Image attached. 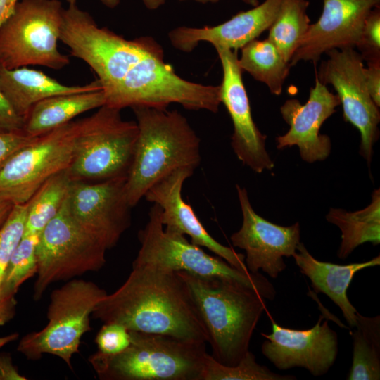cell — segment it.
Instances as JSON below:
<instances>
[{"mask_svg":"<svg viewBox=\"0 0 380 380\" xmlns=\"http://www.w3.org/2000/svg\"><path fill=\"white\" fill-rule=\"evenodd\" d=\"M292 257L301 273L311 281L314 291L327 295L340 308L349 327L353 328L357 311L349 300L347 290L357 272L380 265L379 255L363 262L338 265L317 260L300 242Z\"/></svg>","mask_w":380,"mask_h":380,"instance_id":"obj_21","label":"cell"},{"mask_svg":"<svg viewBox=\"0 0 380 380\" xmlns=\"http://www.w3.org/2000/svg\"><path fill=\"white\" fill-rule=\"evenodd\" d=\"M80 119L37 136L16 152L0 170V201L27 203L52 176L71 165Z\"/></svg>","mask_w":380,"mask_h":380,"instance_id":"obj_11","label":"cell"},{"mask_svg":"<svg viewBox=\"0 0 380 380\" xmlns=\"http://www.w3.org/2000/svg\"><path fill=\"white\" fill-rule=\"evenodd\" d=\"M326 220L337 226L341 232V242L337 256L347 258L359 246L380 243V190L374 191L372 201L365 208L350 212L342 208H331Z\"/></svg>","mask_w":380,"mask_h":380,"instance_id":"obj_24","label":"cell"},{"mask_svg":"<svg viewBox=\"0 0 380 380\" xmlns=\"http://www.w3.org/2000/svg\"><path fill=\"white\" fill-rule=\"evenodd\" d=\"M102 89L57 95L35 103L24 118L23 131L37 137L65 125L90 110L105 105Z\"/></svg>","mask_w":380,"mask_h":380,"instance_id":"obj_23","label":"cell"},{"mask_svg":"<svg viewBox=\"0 0 380 380\" xmlns=\"http://www.w3.org/2000/svg\"><path fill=\"white\" fill-rule=\"evenodd\" d=\"M352 333L353 360L348 380L380 379V316L356 313Z\"/></svg>","mask_w":380,"mask_h":380,"instance_id":"obj_27","label":"cell"},{"mask_svg":"<svg viewBox=\"0 0 380 380\" xmlns=\"http://www.w3.org/2000/svg\"><path fill=\"white\" fill-rule=\"evenodd\" d=\"M323 318L303 330L286 328L272 319V333L262 334L267 339L261 348L263 355L280 370L303 367L314 376L327 374L336 360L338 340Z\"/></svg>","mask_w":380,"mask_h":380,"instance_id":"obj_16","label":"cell"},{"mask_svg":"<svg viewBox=\"0 0 380 380\" xmlns=\"http://www.w3.org/2000/svg\"><path fill=\"white\" fill-rule=\"evenodd\" d=\"M339 105L338 96L316 77L305 103L291 99L281 106L280 113L289 129L276 138L277 148L296 146L302 159L310 163L325 160L331 152V143L330 138L320 134L319 130Z\"/></svg>","mask_w":380,"mask_h":380,"instance_id":"obj_19","label":"cell"},{"mask_svg":"<svg viewBox=\"0 0 380 380\" xmlns=\"http://www.w3.org/2000/svg\"><path fill=\"white\" fill-rule=\"evenodd\" d=\"M145 6L150 10H155L165 4L166 0H141Z\"/></svg>","mask_w":380,"mask_h":380,"instance_id":"obj_40","label":"cell"},{"mask_svg":"<svg viewBox=\"0 0 380 380\" xmlns=\"http://www.w3.org/2000/svg\"><path fill=\"white\" fill-rule=\"evenodd\" d=\"M130 331L118 323H104L95 337L98 352L115 355L125 350L130 344Z\"/></svg>","mask_w":380,"mask_h":380,"instance_id":"obj_33","label":"cell"},{"mask_svg":"<svg viewBox=\"0 0 380 380\" xmlns=\"http://www.w3.org/2000/svg\"><path fill=\"white\" fill-rule=\"evenodd\" d=\"M320 65L317 78L336 91L346 122L360 134V154L372 162L373 146L379 137L380 111L371 98L364 77L363 60L355 48L332 49Z\"/></svg>","mask_w":380,"mask_h":380,"instance_id":"obj_12","label":"cell"},{"mask_svg":"<svg viewBox=\"0 0 380 380\" xmlns=\"http://www.w3.org/2000/svg\"><path fill=\"white\" fill-rule=\"evenodd\" d=\"M63 8L59 0H21L0 27V66L61 70L70 63L58 49Z\"/></svg>","mask_w":380,"mask_h":380,"instance_id":"obj_8","label":"cell"},{"mask_svg":"<svg viewBox=\"0 0 380 380\" xmlns=\"http://www.w3.org/2000/svg\"><path fill=\"white\" fill-rule=\"evenodd\" d=\"M179 1H186V0H179ZM194 1H196L197 2H199V3H202V4H206V3H208V2H210V3H216L217 1H219L220 0H194ZM245 4H248V5H250L253 7H255L256 6H258L259 4V1L258 0H242Z\"/></svg>","mask_w":380,"mask_h":380,"instance_id":"obj_43","label":"cell"},{"mask_svg":"<svg viewBox=\"0 0 380 380\" xmlns=\"http://www.w3.org/2000/svg\"><path fill=\"white\" fill-rule=\"evenodd\" d=\"M107 251L72 219L64 202L39 235L34 300H40L52 284L100 270L106 264Z\"/></svg>","mask_w":380,"mask_h":380,"instance_id":"obj_10","label":"cell"},{"mask_svg":"<svg viewBox=\"0 0 380 380\" xmlns=\"http://www.w3.org/2000/svg\"><path fill=\"white\" fill-rule=\"evenodd\" d=\"M92 317L129 331L208 343V335L185 281L177 272L132 266L124 284L107 294Z\"/></svg>","mask_w":380,"mask_h":380,"instance_id":"obj_2","label":"cell"},{"mask_svg":"<svg viewBox=\"0 0 380 380\" xmlns=\"http://www.w3.org/2000/svg\"><path fill=\"white\" fill-rule=\"evenodd\" d=\"M0 89L13 110L24 120L35 103L46 98L102 89L97 80L83 86H68L25 66L11 70L0 66Z\"/></svg>","mask_w":380,"mask_h":380,"instance_id":"obj_22","label":"cell"},{"mask_svg":"<svg viewBox=\"0 0 380 380\" xmlns=\"http://www.w3.org/2000/svg\"><path fill=\"white\" fill-rule=\"evenodd\" d=\"M13 365L9 353H0V380H26Z\"/></svg>","mask_w":380,"mask_h":380,"instance_id":"obj_37","label":"cell"},{"mask_svg":"<svg viewBox=\"0 0 380 380\" xmlns=\"http://www.w3.org/2000/svg\"><path fill=\"white\" fill-rule=\"evenodd\" d=\"M107 294L91 281L68 280L51 294L46 325L25 335L17 350L30 360H38L44 354L57 356L72 369V358L79 351L81 338L91 329L90 317Z\"/></svg>","mask_w":380,"mask_h":380,"instance_id":"obj_6","label":"cell"},{"mask_svg":"<svg viewBox=\"0 0 380 380\" xmlns=\"http://www.w3.org/2000/svg\"><path fill=\"white\" fill-rule=\"evenodd\" d=\"M129 331L130 344L121 353L89 356L100 379L202 380L206 343Z\"/></svg>","mask_w":380,"mask_h":380,"instance_id":"obj_5","label":"cell"},{"mask_svg":"<svg viewBox=\"0 0 380 380\" xmlns=\"http://www.w3.org/2000/svg\"><path fill=\"white\" fill-rule=\"evenodd\" d=\"M194 172L189 167L175 170L153 184L144 198L159 207L160 220L165 229L188 236L192 243L208 248L239 270L248 271L245 255L216 241L203 227L191 205L183 199V184Z\"/></svg>","mask_w":380,"mask_h":380,"instance_id":"obj_18","label":"cell"},{"mask_svg":"<svg viewBox=\"0 0 380 380\" xmlns=\"http://www.w3.org/2000/svg\"><path fill=\"white\" fill-rule=\"evenodd\" d=\"M239 64L242 71L267 85L270 91L280 95L291 68L278 48L269 39L250 42L241 49Z\"/></svg>","mask_w":380,"mask_h":380,"instance_id":"obj_25","label":"cell"},{"mask_svg":"<svg viewBox=\"0 0 380 380\" xmlns=\"http://www.w3.org/2000/svg\"><path fill=\"white\" fill-rule=\"evenodd\" d=\"M364 77L371 98L380 106V61L367 62L364 67Z\"/></svg>","mask_w":380,"mask_h":380,"instance_id":"obj_36","label":"cell"},{"mask_svg":"<svg viewBox=\"0 0 380 380\" xmlns=\"http://www.w3.org/2000/svg\"><path fill=\"white\" fill-rule=\"evenodd\" d=\"M13 205L0 201V229L6 220Z\"/></svg>","mask_w":380,"mask_h":380,"instance_id":"obj_39","label":"cell"},{"mask_svg":"<svg viewBox=\"0 0 380 380\" xmlns=\"http://www.w3.org/2000/svg\"><path fill=\"white\" fill-rule=\"evenodd\" d=\"M356 47L363 61H380V6L367 15Z\"/></svg>","mask_w":380,"mask_h":380,"instance_id":"obj_32","label":"cell"},{"mask_svg":"<svg viewBox=\"0 0 380 380\" xmlns=\"http://www.w3.org/2000/svg\"><path fill=\"white\" fill-rule=\"evenodd\" d=\"M103 105L80 119L75 152L68 170L72 181L99 182L127 177L138 134L136 121Z\"/></svg>","mask_w":380,"mask_h":380,"instance_id":"obj_9","label":"cell"},{"mask_svg":"<svg viewBox=\"0 0 380 380\" xmlns=\"http://www.w3.org/2000/svg\"><path fill=\"white\" fill-rule=\"evenodd\" d=\"M281 1L264 0L253 8L239 12L227 21L213 27H178L169 32L168 37L175 49L186 53L193 51L201 42H209L215 49L237 51L270 29L278 14Z\"/></svg>","mask_w":380,"mask_h":380,"instance_id":"obj_20","label":"cell"},{"mask_svg":"<svg viewBox=\"0 0 380 380\" xmlns=\"http://www.w3.org/2000/svg\"><path fill=\"white\" fill-rule=\"evenodd\" d=\"M59 40L72 56L94 72L105 105L121 110L137 106L167 108L171 103L187 110L217 113L220 86L186 80L164 61L161 46L151 37L126 39L77 4L64 8Z\"/></svg>","mask_w":380,"mask_h":380,"instance_id":"obj_1","label":"cell"},{"mask_svg":"<svg viewBox=\"0 0 380 380\" xmlns=\"http://www.w3.org/2000/svg\"><path fill=\"white\" fill-rule=\"evenodd\" d=\"M140 248L132 266L146 265L165 270L203 277L233 278L255 289L265 298L273 300L276 290L260 272L239 270L218 256H212L180 234L165 229L160 220V208L153 204L148 220L139 230Z\"/></svg>","mask_w":380,"mask_h":380,"instance_id":"obj_7","label":"cell"},{"mask_svg":"<svg viewBox=\"0 0 380 380\" xmlns=\"http://www.w3.org/2000/svg\"><path fill=\"white\" fill-rule=\"evenodd\" d=\"M39 235L23 234L7 266L0 289L1 326L14 317L15 295L21 285L37 274Z\"/></svg>","mask_w":380,"mask_h":380,"instance_id":"obj_26","label":"cell"},{"mask_svg":"<svg viewBox=\"0 0 380 380\" xmlns=\"http://www.w3.org/2000/svg\"><path fill=\"white\" fill-rule=\"evenodd\" d=\"M28 205V201L14 205L0 229V289L13 253L23 236Z\"/></svg>","mask_w":380,"mask_h":380,"instance_id":"obj_31","label":"cell"},{"mask_svg":"<svg viewBox=\"0 0 380 380\" xmlns=\"http://www.w3.org/2000/svg\"><path fill=\"white\" fill-rule=\"evenodd\" d=\"M215 49L223 72L220 85L221 103L226 107L234 126L232 148L237 158L256 173L270 170L274 164L266 149L267 136L253 121L237 51L221 47Z\"/></svg>","mask_w":380,"mask_h":380,"instance_id":"obj_15","label":"cell"},{"mask_svg":"<svg viewBox=\"0 0 380 380\" xmlns=\"http://www.w3.org/2000/svg\"><path fill=\"white\" fill-rule=\"evenodd\" d=\"M127 177L99 182L72 181L65 207L72 219L110 250L131 224Z\"/></svg>","mask_w":380,"mask_h":380,"instance_id":"obj_13","label":"cell"},{"mask_svg":"<svg viewBox=\"0 0 380 380\" xmlns=\"http://www.w3.org/2000/svg\"><path fill=\"white\" fill-rule=\"evenodd\" d=\"M308 0H281L278 14L270 27L269 39L286 61H290L310 26Z\"/></svg>","mask_w":380,"mask_h":380,"instance_id":"obj_29","label":"cell"},{"mask_svg":"<svg viewBox=\"0 0 380 380\" xmlns=\"http://www.w3.org/2000/svg\"><path fill=\"white\" fill-rule=\"evenodd\" d=\"M18 333H13L5 336L0 337V348L4 346L5 345L15 341L18 338Z\"/></svg>","mask_w":380,"mask_h":380,"instance_id":"obj_42","label":"cell"},{"mask_svg":"<svg viewBox=\"0 0 380 380\" xmlns=\"http://www.w3.org/2000/svg\"><path fill=\"white\" fill-rule=\"evenodd\" d=\"M24 120L13 110L0 89V132L23 131Z\"/></svg>","mask_w":380,"mask_h":380,"instance_id":"obj_35","label":"cell"},{"mask_svg":"<svg viewBox=\"0 0 380 380\" xmlns=\"http://www.w3.org/2000/svg\"><path fill=\"white\" fill-rule=\"evenodd\" d=\"M72 179L68 169L46 180L28 201L23 234H39L58 214L68 194Z\"/></svg>","mask_w":380,"mask_h":380,"instance_id":"obj_28","label":"cell"},{"mask_svg":"<svg viewBox=\"0 0 380 380\" xmlns=\"http://www.w3.org/2000/svg\"><path fill=\"white\" fill-rule=\"evenodd\" d=\"M177 273L186 284L205 327L211 355L224 365H237L249 351L253 333L266 309L265 299L233 278Z\"/></svg>","mask_w":380,"mask_h":380,"instance_id":"obj_3","label":"cell"},{"mask_svg":"<svg viewBox=\"0 0 380 380\" xmlns=\"http://www.w3.org/2000/svg\"><path fill=\"white\" fill-rule=\"evenodd\" d=\"M19 0H0V27L12 15Z\"/></svg>","mask_w":380,"mask_h":380,"instance_id":"obj_38","label":"cell"},{"mask_svg":"<svg viewBox=\"0 0 380 380\" xmlns=\"http://www.w3.org/2000/svg\"><path fill=\"white\" fill-rule=\"evenodd\" d=\"M36 137L27 135L23 131L0 132V170L16 152Z\"/></svg>","mask_w":380,"mask_h":380,"instance_id":"obj_34","label":"cell"},{"mask_svg":"<svg viewBox=\"0 0 380 380\" xmlns=\"http://www.w3.org/2000/svg\"><path fill=\"white\" fill-rule=\"evenodd\" d=\"M293 375L276 374L267 367L256 362L250 350L236 365L227 366L217 362L211 355L206 353L204 360L202 380H293Z\"/></svg>","mask_w":380,"mask_h":380,"instance_id":"obj_30","label":"cell"},{"mask_svg":"<svg viewBox=\"0 0 380 380\" xmlns=\"http://www.w3.org/2000/svg\"><path fill=\"white\" fill-rule=\"evenodd\" d=\"M131 108L138 134L125 191L133 208L153 184L175 170H195L201 155L199 137L177 110L142 106Z\"/></svg>","mask_w":380,"mask_h":380,"instance_id":"obj_4","label":"cell"},{"mask_svg":"<svg viewBox=\"0 0 380 380\" xmlns=\"http://www.w3.org/2000/svg\"><path fill=\"white\" fill-rule=\"evenodd\" d=\"M379 6L380 0H323L322 14L300 41L291 66L302 61L316 63L332 49L356 47L367 15Z\"/></svg>","mask_w":380,"mask_h":380,"instance_id":"obj_17","label":"cell"},{"mask_svg":"<svg viewBox=\"0 0 380 380\" xmlns=\"http://www.w3.org/2000/svg\"><path fill=\"white\" fill-rule=\"evenodd\" d=\"M69 5L76 4L77 0H65ZM100 1L109 8H115L120 2V0H100Z\"/></svg>","mask_w":380,"mask_h":380,"instance_id":"obj_41","label":"cell"},{"mask_svg":"<svg viewBox=\"0 0 380 380\" xmlns=\"http://www.w3.org/2000/svg\"><path fill=\"white\" fill-rule=\"evenodd\" d=\"M243 222L232 234L234 246L246 251L245 264L253 273L261 270L275 279L286 267L284 257H292L300 243L299 222L284 227L274 224L253 210L245 188L236 185Z\"/></svg>","mask_w":380,"mask_h":380,"instance_id":"obj_14","label":"cell"}]
</instances>
